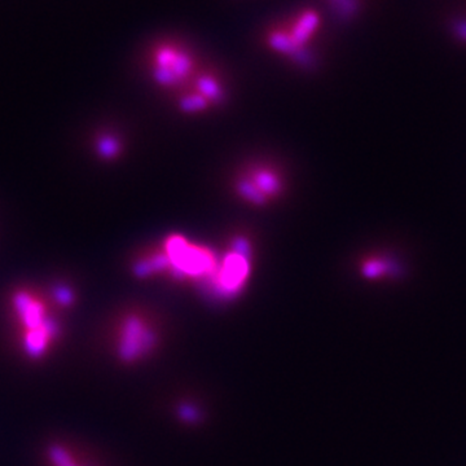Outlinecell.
Instances as JSON below:
<instances>
[{"label":"cell","mask_w":466,"mask_h":466,"mask_svg":"<svg viewBox=\"0 0 466 466\" xmlns=\"http://www.w3.org/2000/svg\"><path fill=\"white\" fill-rule=\"evenodd\" d=\"M204 61L197 46L177 31L157 34L143 50V65L149 79L172 96L191 85Z\"/></svg>","instance_id":"obj_1"},{"label":"cell","mask_w":466,"mask_h":466,"mask_svg":"<svg viewBox=\"0 0 466 466\" xmlns=\"http://www.w3.org/2000/svg\"><path fill=\"white\" fill-rule=\"evenodd\" d=\"M11 306L16 320L21 325L24 353L30 359H41L61 334L58 321L42 298L30 290L14 291Z\"/></svg>","instance_id":"obj_2"},{"label":"cell","mask_w":466,"mask_h":466,"mask_svg":"<svg viewBox=\"0 0 466 466\" xmlns=\"http://www.w3.org/2000/svg\"><path fill=\"white\" fill-rule=\"evenodd\" d=\"M232 188L234 195L247 205L266 207L283 197L286 183L279 166L255 161L239 170L233 177Z\"/></svg>","instance_id":"obj_3"},{"label":"cell","mask_w":466,"mask_h":466,"mask_svg":"<svg viewBox=\"0 0 466 466\" xmlns=\"http://www.w3.org/2000/svg\"><path fill=\"white\" fill-rule=\"evenodd\" d=\"M255 41L263 50L283 58L299 71H315L320 63L316 48L304 47L298 42L284 24L281 16L263 22L255 33Z\"/></svg>","instance_id":"obj_4"},{"label":"cell","mask_w":466,"mask_h":466,"mask_svg":"<svg viewBox=\"0 0 466 466\" xmlns=\"http://www.w3.org/2000/svg\"><path fill=\"white\" fill-rule=\"evenodd\" d=\"M157 334L148 318L140 314H128L120 321L118 331V355L125 361H133L150 351Z\"/></svg>","instance_id":"obj_5"},{"label":"cell","mask_w":466,"mask_h":466,"mask_svg":"<svg viewBox=\"0 0 466 466\" xmlns=\"http://www.w3.org/2000/svg\"><path fill=\"white\" fill-rule=\"evenodd\" d=\"M284 24L291 36L304 47L316 48V43L324 34L325 19L323 9L304 4L281 14Z\"/></svg>","instance_id":"obj_6"},{"label":"cell","mask_w":466,"mask_h":466,"mask_svg":"<svg viewBox=\"0 0 466 466\" xmlns=\"http://www.w3.org/2000/svg\"><path fill=\"white\" fill-rule=\"evenodd\" d=\"M190 86L200 95H202L212 108L226 104L228 99V83L226 74L219 66L204 61Z\"/></svg>","instance_id":"obj_7"},{"label":"cell","mask_w":466,"mask_h":466,"mask_svg":"<svg viewBox=\"0 0 466 466\" xmlns=\"http://www.w3.org/2000/svg\"><path fill=\"white\" fill-rule=\"evenodd\" d=\"M437 21L455 41L466 44V0H450L439 9Z\"/></svg>","instance_id":"obj_8"},{"label":"cell","mask_w":466,"mask_h":466,"mask_svg":"<svg viewBox=\"0 0 466 466\" xmlns=\"http://www.w3.org/2000/svg\"><path fill=\"white\" fill-rule=\"evenodd\" d=\"M328 14L332 16L333 21L341 25H348L353 21H359L369 8L372 7L373 0H320Z\"/></svg>","instance_id":"obj_9"},{"label":"cell","mask_w":466,"mask_h":466,"mask_svg":"<svg viewBox=\"0 0 466 466\" xmlns=\"http://www.w3.org/2000/svg\"><path fill=\"white\" fill-rule=\"evenodd\" d=\"M174 99L177 103V109L187 115L204 114L212 109L209 101L202 95H200L195 88H192L191 86L175 93Z\"/></svg>","instance_id":"obj_10"},{"label":"cell","mask_w":466,"mask_h":466,"mask_svg":"<svg viewBox=\"0 0 466 466\" xmlns=\"http://www.w3.org/2000/svg\"><path fill=\"white\" fill-rule=\"evenodd\" d=\"M98 152L104 160H114L118 157L122 152V144L120 139L113 134H104L100 136L99 140L96 143Z\"/></svg>","instance_id":"obj_11"},{"label":"cell","mask_w":466,"mask_h":466,"mask_svg":"<svg viewBox=\"0 0 466 466\" xmlns=\"http://www.w3.org/2000/svg\"><path fill=\"white\" fill-rule=\"evenodd\" d=\"M48 457L53 466H79L71 453L61 445H51Z\"/></svg>","instance_id":"obj_12"},{"label":"cell","mask_w":466,"mask_h":466,"mask_svg":"<svg viewBox=\"0 0 466 466\" xmlns=\"http://www.w3.org/2000/svg\"><path fill=\"white\" fill-rule=\"evenodd\" d=\"M53 298H55L57 304L63 306V307H69L74 302V299H76L73 290L71 288H68V286H64V285H60V286L55 288V290H53Z\"/></svg>","instance_id":"obj_13"}]
</instances>
